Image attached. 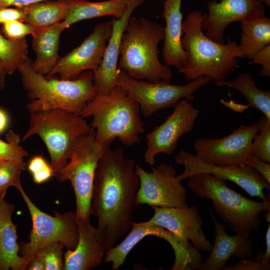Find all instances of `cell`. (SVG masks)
Returning <instances> with one entry per match:
<instances>
[{
    "mask_svg": "<svg viewBox=\"0 0 270 270\" xmlns=\"http://www.w3.org/2000/svg\"><path fill=\"white\" fill-rule=\"evenodd\" d=\"M50 166L42 154L32 157L30 160L28 168L32 174L40 172Z\"/></svg>",
    "mask_w": 270,
    "mask_h": 270,
    "instance_id": "f35d334b",
    "label": "cell"
},
{
    "mask_svg": "<svg viewBox=\"0 0 270 270\" xmlns=\"http://www.w3.org/2000/svg\"><path fill=\"white\" fill-rule=\"evenodd\" d=\"M28 48L26 38L11 39L0 34V60L8 74H12L28 58Z\"/></svg>",
    "mask_w": 270,
    "mask_h": 270,
    "instance_id": "f1b7e54d",
    "label": "cell"
},
{
    "mask_svg": "<svg viewBox=\"0 0 270 270\" xmlns=\"http://www.w3.org/2000/svg\"><path fill=\"white\" fill-rule=\"evenodd\" d=\"M270 268V262H258L248 259H242L234 265H224L222 270H268Z\"/></svg>",
    "mask_w": 270,
    "mask_h": 270,
    "instance_id": "d590c367",
    "label": "cell"
},
{
    "mask_svg": "<svg viewBox=\"0 0 270 270\" xmlns=\"http://www.w3.org/2000/svg\"><path fill=\"white\" fill-rule=\"evenodd\" d=\"M64 248L61 244L54 242L44 246L36 254L43 260L46 270H63Z\"/></svg>",
    "mask_w": 270,
    "mask_h": 270,
    "instance_id": "d6a6232c",
    "label": "cell"
},
{
    "mask_svg": "<svg viewBox=\"0 0 270 270\" xmlns=\"http://www.w3.org/2000/svg\"><path fill=\"white\" fill-rule=\"evenodd\" d=\"M169 233L167 230L150 224L147 221L132 222L130 233L120 244L114 246L106 252L104 262H112V269L117 270L123 265L131 250L144 238L148 236H154L165 240Z\"/></svg>",
    "mask_w": 270,
    "mask_h": 270,
    "instance_id": "d4e9b609",
    "label": "cell"
},
{
    "mask_svg": "<svg viewBox=\"0 0 270 270\" xmlns=\"http://www.w3.org/2000/svg\"><path fill=\"white\" fill-rule=\"evenodd\" d=\"M66 29L62 22L53 25L38 28L32 36V48L36 58L32 68L37 72L48 74L53 69L60 57L58 46L61 32Z\"/></svg>",
    "mask_w": 270,
    "mask_h": 270,
    "instance_id": "603a6c76",
    "label": "cell"
},
{
    "mask_svg": "<svg viewBox=\"0 0 270 270\" xmlns=\"http://www.w3.org/2000/svg\"><path fill=\"white\" fill-rule=\"evenodd\" d=\"M258 132V123L254 122L240 125L221 138H198L194 143L195 154L210 164L243 166L250 154L253 138Z\"/></svg>",
    "mask_w": 270,
    "mask_h": 270,
    "instance_id": "4fadbf2b",
    "label": "cell"
},
{
    "mask_svg": "<svg viewBox=\"0 0 270 270\" xmlns=\"http://www.w3.org/2000/svg\"><path fill=\"white\" fill-rule=\"evenodd\" d=\"M135 172L140 180L136 204L164 208L188 207L186 190L171 164H160L146 172L138 164Z\"/></svg>",
    "mask_w": 270,
    "mask_h": 270,
    "instance_id": "8fae6325",
    "label": "cell"
},
{
    "mask_svg": "<svg viewBox=\"0 0 270 270\" xmlns=\"http://www.w3.org/2000/svg\"><path fill=\"white\" fill-rule=\"evenodd\" d=\"M211 214L215 228V239L210 254L206 260L196 266V270H219L232 256L240 260L250 258L252 254V240L250 236L226 233V225L218 222Z\"/></svg>",
    "mask_w": 270,
    "mask_h": 270,
    "instance_id": "ffe728a7",
    "label": "cell"
},
{
    "mask_svg": "<svg viewBox=\"0 0 270 270\" xmlns=\"http://www.w3.org/2000/svg\"><path fill=\"white\" fill-rule=\"evenodd\" d=\"M266 250L265 252L262 254V252H258L255 256L254 260L264 263L270 262V225L269 224L267 228L266 234Z\"/></svg>",
    "mask_w": 270,
    "mask_h": 270,
    "instance_id": "60d3db41",
    "label": "cell"
},
{
    "mask_svg": "<svg viewBox=\"0 0 270 270\" xmlns=\"http://www.w3.org/2000/svg\"><path fill=\"white\" fill-rule=\"evenodd\" d=\"M140 110L138 104L116 85L106 94H98L79 115L92 117L90 124L102 143L110 146L118 138L122 144L131 146L140 142L139 135L144 132Z\"/></svg>",
    "mask_w": 270,
    "mask_h": 270,
    "instance_id": "277c9868",
    "label": "cell"
},
{
    "mask_svg": "<svg viewBox=\"0 0 270 270\" xmlns=\"http://www.w3.org/2000/svg\"><path fill=\"white\" fill-rule=\"evenodd\" d=\"M1 30L4 36L11 39H21L28 34L32 36L38 28L19 20L8 21L2 24Z\"/></svg>",
    "mask_w": 270,
    "mask_h": 270,
    "instance_id": "836d02e7",
    "label": "cell"
},
{
    "mask_svg": "<svg viewBox=\"0 0 270 270\" xmlns=\"http://www.w3.org/2000/svg\"><path fill=\"white\" fill-rule=\"evenodd\" d=\"M254 64L262 65V68L259 74L260 76H270V44L258 52L248 64Z\"/></svg>",
    "mask_w": 270,
    "mask_h": 270,
    "instance_id": "e575fe53",
    "label": "cell"
},
{
    "mask_svg": "<svg viewBox=\"0 0 270 270\" xmlns=\"http://www.w3.org/2000/svg\"><path fill=\"white\" fill-rule=\"evenodd\" d=\"M6 142L0 138V160L14 162L24 170L26 163L24 158L28 153L20 144V134L10 130L6 132Z\"/></svg>",
    "mask_w": 270,
    "mask_h": 270,
    "instance_id": "f546056e",
    "label": "cell"
},
{
    "mask_svg": "<svg viewBox=\"0 0 270 270\" xmlns=\"http://www.w3.org/2000/svg\"><path fill=\"white\" fill-rule=\"evenodd\" d=\"M182 0H164L162 17L164 27L162 56L164 64L179 70L184 62L186 53L182 44Z\"/></svg>",
    "mask_w": 270,
    "mask_h": 270,
    "instance_id": "44dd1931",
    "label": "cell"
},
{
    "mask_svg": "<svg viewBox=\"0 0 270 270\" xmlns=\"http://www.w3.org/2000/svg\"><path fill=\"white\" fill-rule=\"evenodd\" d=\"M175 162L184 168L182 172L177 175L178 178L181 182L194 174L204 172L210 174L221 180L231 181L250 196L262 200L266 197L263 190H270V183L256 170L246 164L240 166L210 164L196 154L184 150L178 152L175 157Z\"/></svg>",
    "mask_w": 270,
    "mask_h": 270,
    "instance_id": "7c38bea8",
    "label": "cell"
},
{
    "mask_svg": "<svg viewBox=\"0 0 270 270\" xmlns=\"http://www.w3.org/2000/svg\"><path fill=\"white\" fill-rule=\"evenodd\" d=\"M164 37L160 24L130 16L121 39L118 68L136 79L169 82L172 72L158 56V44Z\"/></svg>",
    "mask_w": 270,
    "mask_h": 270,
    "instance_id": "5b68a950",
    "label": "cell"
},
{
    "mask_svg": "<svg viewBox=\"0 0 270 270\" xmlns=\"http://www.w3.org/2000/svg\"><path fill=\"white\" fill-rule=\"evenodd\" d=\"M152 208L154 214L147 221L148 223L167 230L186 246H194L200 252H210L212 244L202 230V220L196 206L184 208Z\"/></svg>",
    "mask_w": 270,
    "mask_h": 270,
    "instance_id": "2e32d148",
    "label": "cell"
},
{
    "mask_svg": "<svg viewBox=\"0 0 270 270\" xmlns=\"http://www.w3.org/2000/svg\"><path fill=\"white\" fill-rule=\"evenodd\" d=\"M18 190L28 207L32 221L29 241L19 244L20 256L29 262L42 248L54 242L60 243L68 249H74L78 238L76 212L62 214L54 211V216L49 215L32 202L22 186Z\"/></svg>",
    "mask_w": 270,
    "mask_h": 270,
    "instance_id": "9c48e42d",
    "label": "cell"
},
{
    "mask_svg": "<svg viewBox=\"0 0 270 270\" xmlns=\"http://www.w3.org/2000/svg\"><path fill=\"white\" fill-rule=\"evenodd\" d=\"M108 146L96 138L94 130L81 136L76 141L68 162L54 176L60 182H70L76 198L77 220H90L95 172Z\"/></svg>",
    "mask_w": 270,
    "mask_h": 270,
    "instance_id": "ba28073f",
    "label": "cell"
},
{
    "mask_svg": "<svg viewBox=\"0 0 270 270\" xmlns=\"http://www.w3.org/2000/svg\"><path fill=\"white\" fill-rule=\"evenodd\" d=\"M166 120L146 135V149L144 158L150 166L156 164V156L160 153L172 154L180 138L190 132L198 116L199 110L189 100H180Z\"/></svg>",
    "mask_w": 270,
    "mask_h": 270,
    "instance_id": "9a60e30c",
    "label": "cell"
},
{
    "mask_svg": "<svg viewBox=\"0 0 270 270\" xmlns=\"http://www.w3.org/2000/svg\"><path fill=\"white\" fill-rule=\"evenodd\" d=\"M22 170L21 166L14 162L0 160V199L4 198L9 187L14 186L18 189L22 186Z\"/></svg>",
    "mask_w": 270,
    "mask_h": 270,
    "instance_id": "1f68e13d",
    "label": "cell"
},
{
    "mask_svg": "<svg viewBox=\"0 0 270 270\" xmlns=\"http://www.w3.org/2000/svg\"><path fill=\"white\" fill-rule=\"evenodd\" d=\"M208 14L201 23L202 30L212 40L224 44V32L231 23L242 22L265 16L264 4L260 0H216L207 2Z\"/></svg>",
    "mask_w": 270,
    "mask_h": 270,
    "instance_id": "e0dca14e",
    "label": "cell"
},
{
    "mask_svg": "<svg viewBox=\"0 0 270 270\" xmlns=\"http://www.w3.org/2000/svg\"><path fill=\"white\" fill-rule=\"evenodd\" d=\"M116 85L138 104L143 116L148 118L162 110L174 107L183 98L194 100V94L212 80L202 76L184 85L169 82H152L134 78L118 68Z\"/></svg>",
    "mask_w": 270,
    "mask_h": 270,
    "instance_id": "30bf717a",
    "label": "cell"
},
{
    "mask_svg": "<svg viewBox=\"0 0 270 270\" xmlns=\"http://www.w3.org/2000/svg\"><path fill=\"white\" fill-rule=\"evenodd\" d=\"M261 0L266 6L270 7V0Z\"/></svg>",
    "mask_w": 270,
    "mask_h": 270,
    "instance_id": "bcb514c9",
    "label": "cell"
},
{
    "mask_svg": "<svg viewBox=\"0 0 270 270\" xmlns=\"http://www.w3.org/2000/svg\"><path fill=\"white\" fill-rule=\"evenodd\" d=\"M78 242L64 254L63 270H90L99 266L106 254L98 230L90 220H78Z\"/></svg>",
    "mask_w": 270,
    "mask_h": 270,
    "instance_id": "d6986e66",
    "label": "cell"
},
{
    "mask_svg": "<svg viewBox=\"0 0 270 270\" xmlns=\"http://www.w3.org/2000/svg\"><path fill=\"white\" fill-rule=\"evenodd\" d=\"M245 164L254 168L270 183V163L263 162L250 154L246 158Z\"/></svg>",
    "mask_w": 270,
    "mask_h": 270,
    "instance_id": "8d00e7d4",
    "label": "cell"
},
{
    "mask_svg": "<svg viewBox=\"0 0 270 270\" xmlns=\"http://www.w3.org/2000/svg\"><path fill=\"white\" fill-rule=\"evenodd\" d=\"M9 117L6 112L0 108V134L3 132L8 128Z\"/></svg>",
    "mask_w": 270,
    "mask_h": 270,
    "instance_id": "7bdbcfd3",
    "label": "cell"
},
{
    "mask_svg": "<svg viewBox=\"0 0 270 270\" xmlns=\"http://www.w3.org/2000/svg\"><path fill=\"white\" fill-rule=\"evenodd\" d=\"M135 162L125 157L124 150L110 146L100 158L96 170L91 214L98 218V230L106 252L132 226V212L140 180Z\"/></svg>",
    "mask_w": 270,
    "mask_h": 270,
    "instance_id": "6da1fadb",
    "label": "cell"
},
{
    "mask_svg": "<svg viewBox=\"0 0 270 270\" xmlns=\"http://www.w3.org/2000/svg\"><path fill=\"white\" fill-rule=\"evenodd\" d=\"M7 74H8V72L0 60V90H2L6 86V78Z\"/></svg>",
    "mask_w": 270,
    "mask_h": 270,
    "instance_id": "ee69618b",
    "label": "cell"
},
{
    "mask_svg": "<svg viewBox=\"0 0 270 270\" xmlns=\"http://www.w3.org/2000/svg\"><path fill=\"white\" fill-rule=\"evenodd\" d=\"M112 27V19L98 24L82 44L60 58L52 71L45 76L51 77L58 74L60 78L72 80L86 70L94 71L102 59Z\"/></svg>",
    "mask_w": 270,
    "mask_h": 270,
    "instance_id": "5bb4252c",
    "label": "cell"
},
{
    "mask_svg": "<svg viewBox=\"0 0 270 270\" xmlns=\"http://www.w3.org/2000/svg\"><path fill=\"white\" fill-rule=\"evenodd\" d=\"M206 14L190 12L182 23V44L186 57L178 72L188 81L206 76L213 82L224 80L238 67L241 53L230 38L224 44L216 42L202 32L201 23Z\"/></svg>",
    "mask_w": 270,
    "mask_h": 270,
    "instance_id": "7a4b0ae2",
    "label": "cell"
},
{
    "mask_svg": "<svg viewBox=\"0 0 270 270\" xmlns=\"http://www.w3.org/2000/svg\"><path fill=\"white\" fill-rule=\"evenodd\" d=\"M262 217L264 218L266 222H270V211L267 212L266 214H262Z\"/></svg>",
    "mask_w": 270,
    "mask_h": 270,
    "instance_id": "f6af8a7d",
    "label": "cell"
},
{
    "mask_svg": "<svg viewBox=\"0 0 270 270\" xmlns=\"http://www.w3.org/2000/svg\"><path fill=\"white\" fill-rule=\"evenodd\" d=\"M14 206L0 199V270H25L28 261L19 254L17 225L12 221Z\"/></svg>",
    "mask_w": 270,
    "mask_h": 270,
    "instance_id": "7402d4cb",
    "label": "cell"
},
{
    "mask_svg": "<svg viewBox=\"0 0 270 270\" xmlns=\"http://www.w3.org/2000/svg\"><path fill=\"white\" fill-rule=\"evenodd\" d=\"M92 130L80 116L52 109L30 113L28 128L22 140L34 134L41 138L50 155L54 176L68 162L77 139Z\"/></svg>",
    "mask_w": 270,
    "mask_h": 270,
    "instance_id": "52a82bcc",
    "label": "cell"
},
{
    "mask_svg": "<svg viewBox=\"0 0 270 270\" xmlns=\"http://www.w3.org/2000/svg\"><path fill=\"white\" fill-rule=\"evenodd\" d=\"M24 13L20 8L9 7L0 8V24L14 20L24 22Z\"/></svg>",
    "mask_w": 270,
    "mask_h": 270,
    "instance_id": "74e56055",
    "label": "cell"
},
{
    "mask_svg": "<svg viewBox=\"0 0 270 270\" xmlns=\"http://www.w3.org/2000/svg\"><path fill=\"white\" fill-rule=\"evenodd\" d=\"M241 58L252 60L255 54L270 44V19L258 16L240 22Z\"/></svg>",
    "mask_w": 270,
    "mask_h": 270,
    "instance_id": "4316f807",
    "label": "cell"
},
{
    "mask_svg": "<svg viewBox=\"0 0 270 270\" xmlns=\"http://www.w3.org/2000/svg\"><path fill=\"white\" fill-rule=\"evenodd\" d=\"M144 0H135L129 6L124 16L120 19L112 18L110 36L107 42L102 59L98 68L93 72V82L98 94L110 92L116 85L118 68L120 48L122 36L133 11L142 6Z\"/></svg>",
    "mask_w": 270,
    "mask_h": 270,
    "instance_id": "ac0fdd59",
    "label": "cell"
},
{
    "mask_svg": "<svg viewBox=\"0 0 270 270\" xmlns=\"http://www.w3.org/2000/svg\"></svg>",
    "mask_w": 270,
    "mask_h": 270,
    "instance_id": "7dc6e473",
    "label": "cell"
},
{
    "mask_svg": "<svg viewBox=\"0 0 270 270\" xmlns=\"http://www.w3.org/2000/svg\"><path fill=\"white\" fill-rule=\"evenodd\" d=\"M47 0H0V8L14 6L22 8L26 6Z\"/></svg>",
    "mask_w": 270,
    "mask_h": 270,
    "instance_id": "ab89813d",
    "label": "cell"
},
{
    "mask_svg": "<svg viewBox=\"0 0 270 270\" xmlns=\"http://www.w3.org/2000/svg\"><path fill=\"white\" fill-rule=\"evenodd\" d=\"M134 0H108L92 2L78 0L62 23L66 28L80 21L104 16H112L113 18L120 19Z\"/></svg>",
    "mask_w": 270,
    "mask_h": 270,
    "instance_id": "484cf974",
    "label": "cell"
},
{
    "mask_svg": "<svg viewBox=\"0 0 270 270\" xmlns=\"http://www.w3.org/2000/svg\"><path fill=\"white\" fill-rule=\"evenodd\" d=\"M260 133L256 134L252 140L250 154L258 159L270 162V120L264 116L258 122Z\"/></svg>",
    "mask_w": 270,
    "mask_h": 270,
    "instance_id": "4dcf8cb0",
    "label": "cell"
},
{
    "mask_svg": "<svg viewBox=\"0 0 270 270\" xmlns=\"http://www.w3.org/2000/svg\"><path fill=\"white\" fill-rule=\"evenodd\" d=\"M18 70L30 100L26 105L30 113L60 109L79 115L98 94L91 70L84 72L72 80L54 76L46 77L34 70L32 61L28 57Z\"/></svg>",
    "mask_w": 270,
    "mask_h": 270,
    "instance_id": "3957f363",
    "label": "cell"
},
{
    "mask_svg": "<svg viewBox=\"0 0 270 270\" xmlns=\"http://www.w3.org/2000/svg\"><path fill=\"white\" fill-rule=\"evenodd\" d=\"M187 186L196 196L210 199L212 209L236 234L250 236L262 223L260 212L270 211V195L262 202L252 200L228 186L224 180L210 174L191 176Z\"/></svg>",
    "mask_w": 270,
    "mask_h": 270,
    "instance_id": "8992f818",
    "label": "cell"
},
{
    "mask_svg": "<svg viewBox=\"0 0 270 270\" xmlns=\"http://www.w3.org/2000/svg\"><path fill=\"white\" fill-rule=\"evenodd\" d=\"M214 84L236 90L244 97L248 106L260 111L270 120V90L264 91L259 89L249 72L242 74L232 81L224 80L214 82Z\"/></svg>",
    "mask_w": 270,
    "mask_h": 270,
    "instance_id": "83f0119b",
    "label": "cell"
},
{
    "mask_svg": "<svg viewBox=\"0 0 270 270\" xmlns=\"http://www.w3.org/2000/svg\"><path fill=\"white\" fill-rule=\"evenodd\" d=\"M26 270H46L43 260L38 254H36L29 260Z\"/></svg>",
    "mask_w": 270,
    "mask_h": 270,
    "instance_id": "b9f144b4",
    "label": "cell"
},
{
    "mask_svg": "<svg viewBox=\"0 0 270 270\" xmlns=\"http://www.w3.org/2000/svg\"><path fill=\"white\" fill-rule=\"evenodd\" d=\"M78 0H47L22 7L24 22L42 28L62 22Z\"/></svg>",
    "mask_w": 270,
    "mask_h": 270,
    "instance_id": "cb8c5ba5",
    "label": "cell"
}]
</instances>
